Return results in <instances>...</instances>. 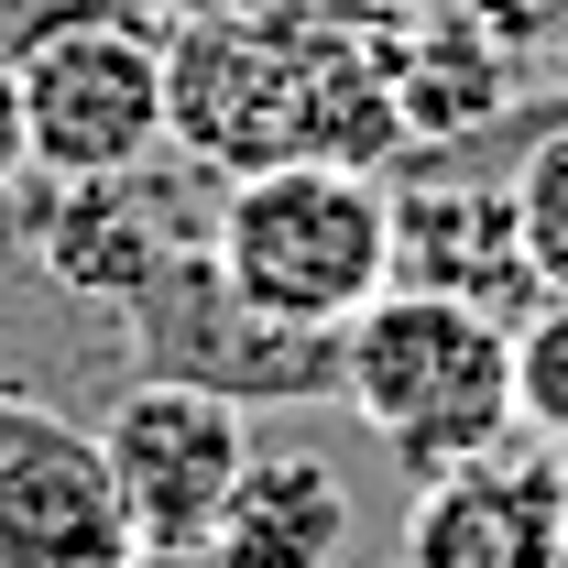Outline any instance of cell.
<instances>
[{"mask_svg": "<svg viewBox=\"0 0 568 568\" xmlns=\"http://www.w3.org/2000/svg\"><path fill=\"white\" fill-rule=\"evenodd\" d=\"M547 568H568V536H558V558H547Z\"/></svg>", "mask_w": 568, "mask_h": 568, "instance_id": "14", "label": "cell"}, {"mask_svg": "<svg viewBox=\"0 0 568 568\" xmlns=\"http://www.w3.org/2000/svg\"><path fill=\"white\" fill-rule=\"evenodd\" d=\"M11 99L33 175H121L164 142V33L121 11H44L11 44Z\"/></svg>", "mask_w": 568, "mask_h": 568, "instance_id": "4", "label": "cell"}, {"mask_svg": "<svg viewBox=\"0 0 568 568\" xmlns=\"http://www.w3.org/2000/svg\"><path fill=\"white\" fill-rule=\"evenodd\" d=\"M514 426L536 448H568V295H536L514 317Z\"/></svg>", "mask_w": 568, "mask_h": 568, "instance_id": "11", "label": "cell"}, {"mask_svg": "<svg viewBox=\"0 0 568 568\" xmlns=\"http://www.w3.org/2000/svg\"><path fill=\"white\" fill-rule=\"evenodd\" d=\"M339 405H351L405 470H448L514 437V317L470 295L383 284L339 328Z\"/></svg>", "mask_w": 568, "mask_h": 568, "instance_id": "2", "label": "cell"}, {"mask_svg": "<svg viewBox=\"0 0 568 568\" xmlns=\"http://www.w3.org/2000/svg\"><path fill=\"white\" fill-rule=\"evenodd\" d=\"M568 536V493L558 470H525V459H448L426 470L416 514H405V568H547Z\"/></svg>", "mask_w": 568, "mask_h": 568, "instance_id": "7", "label": "cell"}, {"mask_svg": "<svg viewBox=\"0 0 568 568\" xmlns=\"http://www.w3.org/2000/svg\"><path fill=\"white\" fill-rule=\"evenodd\" d=\"M394 284L470 295V306H493V317H525L547 284H536V263H525L514 186H503V197H459V186L394 197Z\"/></svg>", "mask_w": 568, "mask_h": 568, "instance_id": "10", "label": "cell"}, {"mask_svg": "<svg viewBox=\"0 0 568 568\" xmlns=\"http://www.w3.org/2000/svg\"><path fill=\"white\" fill-rule=\"evenodd\" d=\"M558 459H568V448H558ZM558 493H568V470H558Z\"/></svg>", "mask_w": 568, "mask_h": 568, "instance_id": "15", "label": "cell"}, {"mask_svg": "<svg viewBox=\"0 0 568 568\" xmlns=\"http://www.w3.org/2000/svg\"><path fill=\"white\" fill-rule=\"evenodd\" d=\"M514 230H525V263L547 295H568V132H547L514 164Z\"/></svg>", "mask_w": 568, "mask_h": 568, "instance_id": "12", "label": "cell"}, {"mask_svg": "<svg viewBox=\"0 0 568 568\" xmlns=\"http://www.w3.org/2000/svg\"><path fill=\"white\" fill-rule=\"evenodd\" d=\"M164 132L219 175L383 164L405 142V99L339 33L284 22V11H230V22H186L164 44Z\"/></svg>", "mask_w": 568, "mask_h": 568, "instance_id": "1", "label": "cell"}, {"mask_svg": "<svg viewBox=\"0 0 568 568\" xmlns=\"http://www.w3.org/2000/svg\"><path fill=\"white\" fill-rule=\"evenodd\" d=\"M209 274L274 328H351L394 284V197L372 164H252L209 219Z\"/></svg>", "mask_w": 568, "mask_h": 568, "instance_id": "3", "label": "cell"}, {"mask_svg": "<svg viewBox=\"0 0 568 568\" xmlns=\"http://www.w3.org/2000/svg\"><path fill=\"white\" fill-rule=\"evenodd\" d=\"M351 547V481L317 448H252L241 481L219 493V525L197 558L209 568H339Z\"/></svg>", "mask_w": 568, "mask_h": 568, "instance_id": "9", "label": "cell"}, {"mask_svg": "<svg viewBox=\"0 0 568 568\" xmlns=\"http://www.w3.org/2000/svg\"><path fill=\"white\" fill-rule=\"evenodd\" d=\"M33 263L88 306H142L186 263V241L164 230L142 164H121V175H55V209L33 219Z\"/></svg>", "mask_w": 568, "mask_h": 568, "instance_id": "8", "label": "cell"}, {"mask_svg": "<svg viewBox=\"0 0 568 568\" xmlns=\"http://www.w3.org/2000/svg\"><path fill=\"white\" fill-rule=\"evenodd\" d=\"M44 11H55V0H0V44H22V33H33Z\"/></svg>", "mask_w": 568, "mask_h": 568, "instance_id": "13", "label": "cell"}, {"mask_svg": "<svg viewBox=\"0 0 568 568\" xmlns=\"http://www.w3.org/2000/svg\"><path fill=\"white\" fill-rule=\"evenodd\" d=\"M0 568H142L99 426L0 394Z\"/></svg>", "mask_w": 568, "mask_h": 568, "instance_id": "6", "label": "cell"}, {"mask_svg": "<svg viewBox=\"0 0 568 568\" xmlns=\"http://www.w3.org/2000/svg\"><path fill=\"white\" fill-rule=\"evenodd\" d=\"M99 459H110V493L132 514L142 558H197L209 525H219V493L252 459V426H241V394H219V383L142 372L132 394L99 416Z\"/></svg>", "mask_w": 568, "mask_h": 568, "instance_id": "5", "label": "cell"}]
</instances>
